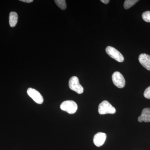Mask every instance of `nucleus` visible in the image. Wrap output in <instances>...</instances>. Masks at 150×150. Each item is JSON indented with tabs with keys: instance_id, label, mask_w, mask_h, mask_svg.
Wrapping results in <instances>:
<instances>
[{
	"instance_id": "f257e3e1",
	"label": "nucleus",
	"mask_w": 150,
	"mask_h": 150,
	"mask_svg": "<svg viewBox=\"0 0 150 150\" xmlns=\"http://www.w3.org/2000/svg\"><path fill=\"white\" fill-rule=\"evenodd\" d=\"M98 112L100 115L114 114L116 112L115 108L112 106L107 100H104L98 106Z\"/></svg>"
},
{
	"instance_id": "f03ea898",
	"label": "nucleus",
	"mask_w": 150,
	"mask_h": 150,
	"mask_svg": "<svg viewBox=\"0 0 150 150\" xmlns=\"http://www.w3.org/2000/svg\"><path fill=\"white\" fill-rule=\"evenodd\" d=\"M60 108L62 110L69 114H74L77 110L78 105L73 100H66L62 103Z\"/></svg>"
},
{
	"instance_id": "7ed1b4c3",
	"label": "nucleus",
	"mask_w": 150,
	"mask_h": 150,
	"mask_svg": "<svg viewBox=\"0 0 150 150\" xmlns=\"http://www.w3.org/2000/svg\"><path fill=\"white\" fill-rule=\"evenodd\" d=\"M69 87L71 90L78 94H81L83 92V88L80 83L77 77L74 76L70 78L69 81Z\"/></svg>"
},
{
	"instance_id": "20e7f679",
	"label": "nucleus",
	"mask_w": 150,
	"mask_h": 150,
	"mask_svg": "<svg viewBox=\"0 0 150 150\" xmlns=\"http://www.w3.org/2000/svg\"><path fill=\"white\" fill-rule=\"evenodd\" d=\"M106 53L112 59L118 62H122L124 59L122 54L118 50L112 46H108L105 49Z\"/></svg>"
},
{
	"instance_id": "39448f33",
	"label": "nucleus",
	"mask_w": 150,
	"mask_h": 150,
	"mask_svg": "<svg viewBox=\"0 0 150 150\" xmlns=\"http://www.w3.org/2000/svg\"><path fill=\"white\" fill-rule=\"evenodd\" d=\"M112 79L113 83L118 88H122L125 86L126 81L124 77L121 73L115 72L112 75Z\"/></svg>"
},
{
	"instance_id": "423d86ee",
	"label": "nucleus",
	"mask_w": 150,
	"mask_h": 150,
	"mask_svg": "<svg viewBox=\"0 0 150 150\" xmlns=\"http://www.w3.org/2000/svg\"><path fill=\"white\" fill-rule=\"evenodd\" d=\"M27 93L38 104H41L43 102V98L41 94L35 89L30 88L27 90Z\"/></svg>"
},
{
	"instance_id": "0eeeda50",
	"label": "nucleus",
	"mask_w": 150,
	"mask_h": 150,
	"mask_svg": "<svg viewBox=\"0 0 150 150\" xmlns=\"http://www.w3.org/2000/svg\"><path fill=\"white\" fill-rule=\"evenodd\" d=\"M106 134L103 132H98L95 135L93 142L94 144L97 147L102 146L105 142L106 139Z\"/></svg>"
},
{
	"instance_id": "6e6552de",
	"label": "nucleus",
	"mask_w": 150,
	"mask_h": 150,
	"mask_svg": "<svg viewBox=\"0 0 150 150\" xmlns=\"http://www.w3.org/2000/svg\"><path fill=\"white\" fill-rule=\"evenodd\" d=\"M139 62L145 69L150 71V56L146 54H140L139 57Z\"/></svg>"
},
{
	"instance_id": "1a4fd4ad",
	"label": "nucleus",
	"mask_w": 150,
	"mask_h": 150,
	"mask_svg": "<svg viewBox=\"0 0 150 150\" xmlns=\"http://www.w3.org/2000/svg\"><path fill=\"white\" fill-rule=\"evenodd\" d=\"M139 122L144 121L145 122H150V108H145L142 111V114L138 118Z\"/></svg>"
},
{
	"instance_id": "9d476101",
	"label": "nucleus",
	"mask_w": 150,
	"mask_h": 150,
	"mask_svg": "<svg viewBox=\"0 0 150 150\" xmlns=\"http://www.w3.org/2000/svg\"><path fill=\"white\" fill-rule=\"evenodd\" d=\"M18 20V16L15 12H11L9 15V24L11 27H14L16 25Z\"/></svg>"
},
{
	"instance_id": "9b49d317",
	"label": "nucleus",
	"mask_w": 150,
	"mask_h": 150,
	"mask_svg": "<svg viewBox=\"0 0 150 150\" xmlns=\"http://www.w3.org/2000/svg\"><path fill=\"white\" fill-rule=\"evenodd\" d=\"M139 1L138 0H126L124 3V7L126 9H128L133 6L135 4Z\"/></svg>"
},
{
	"instance_id": "f8f14e48",
	"label": "nucleus",
	"mask_w": 150,
	"mask_h": 150,
	"mask_svg": "<svg viewBox=\"0 0 150 150\" xmlns=\"http://www.w3.org/2000/svg\"><path fill=\"white\" fill-rule=\"evenodd\" d=\"M55 3L61 9L64 10L67 8V4L65 0H55Z\"/></svg>"
},
{
	"instance_id": "ddd939ff",
	"label": "nucleus",
	"mask_w": 150,
	"mask_h": 150,
	"mask_svg": "<svg viewBox=\"0 0 150 150\" xmlns=\"http://www.w3.org/2000/svg\"><path fill=\"white\" fill-rule=\"evenodd\" d=\"M142 17L144 21L150 23V11H146L143 13Z\"/></svg>"
},
{
	"instance_id": "4468645a",
	"label": "nucleus",
	"mask_w": 150,
	"mask_h": 150,
	"mask_svg": "<svg viewBox=\"0 0 150 150\" xmlns=\"http://www.w3.org/2000/svg\"><path fill=\"white\" fill-rule=\"evenodd\" d=\"M144 96L147 99H150V86L145 90L144 92Z\"/></svg>"
},
{
	"instance_id": "2eb2a0df",
	"label": "nucleus",
	"mask_w": 150,
	"mask_h": 150,
	"mask_svg": "<svg viewBox=\"0 0 150 150\" xmlns=\"http://www.w3.org/2000/svg\"><path fill=\"white\" fill-rule=\"evenodd\" d=\"M20 1L26 3H30L33 1V0H20Z\"/></svg>"
},
{
	"instance_id": "dca6fc26",
	"label": "nucleus",
	"mask_w": 150,
	"mask_h": 150,
	"mask_svg": "<svg viewBox=\"0 0 150 150\" xmlns=\"http://www.w3.org/2000/svg\"><path fill=\"white\" fill-rule=\"evenodd\" d=\"M100 1L102 2V3H104L105 4H108L109 2L110 1L109 0H101Z\"/></svg>"
}]
</instances>
